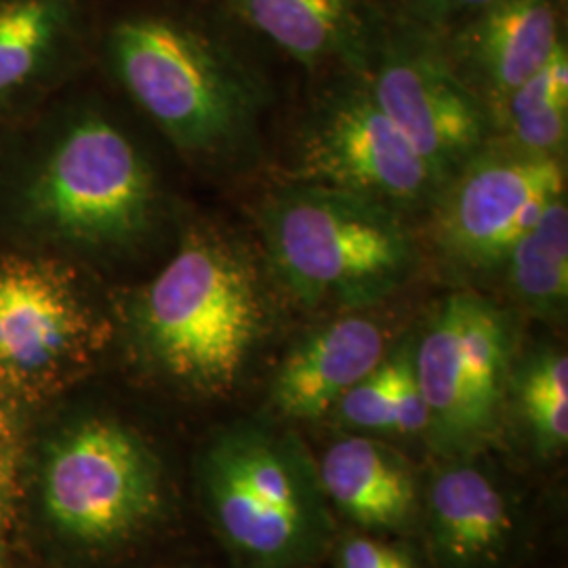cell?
Listing matches in <instances>:
<instances>
[{
    "mask_svg": "<svg viewBox=\"0 0 568 568\" xmlns=\"http://www.w3.org/2000/svg\"><path fill=\"white\" fill-rule=\"evenodd\" d=\"M131 325L148 366L187 396L224 400L267 328L260 265L239 239L199 225L138 295Z\"/></svg>",
    "mask_w": 568,
    "mask_h": 568,
    "instance_id": "1",
    "label": "cell"
},
{
    "mask_svg": "<svg viewBox=\"0 0 568 568\" xmlns=\"http://www.w3.org/2000/svg\"><path fill=\"white\" fill-rule=\"evenodd\" d=\"M206 518L234 568H307L337 537L304 440L262 419L225 426L199 459Z\"/></svg>",
    "mask_w": 568,
    "mask_h": 568,
    "instance_id": "2",
    "label": "cell"
},
{
    "mask_svg": "<svg viewBox=\"0 0 568 568\" xmlns=\"http://www.w3.org/2000/svg\"><path fill=\"white\" fill-rule=\"evenodd\" d=\"M260 232L272 276L304 307H373L419 265L403 213L321 183L293 180L270 192Z\"/></svg>",
    "mask_w": 568,
    "mask_h": 568,
    "instance_id": "3",
    "label": "cell"
},
{
    "mask_svg": "<svg viewBox=\"0 0 568 568\" xmlns=\"http://www.w3.org/2000/svg\"><path fill=\"white\" fill-rule=\"evenodd\" d=\"M112 61L129 95L190 156L239 159L255 140L262 89L243 61L178 21H121Z\"/></svg>",
    "mask_w": 568,
    "mask_h": 568,
    "instance_id": "4",
    "label": "cell"
},
{
    "mask_svg": "<svg viewBox=\"0 0 568 568\" xmlns=\"http://www.w3.org/2000/svg\"><path fill=\"white\" fill-rule=\"evenodd\" d=\"M41 506L70 544L121 548L163 518V464L135 429L105 417L82 419L44 448Z\"/></svg>",
    "mask_w": 568,
    "mask_h": 568,
    "instance_id": "5",
    "label": "cell"
},
{
    "mask_svg": "<svg viewBox=\"0 0 568 568\" xmlns=\"http://www.w3.org/2000/svg\"><path fill=\"white\" fill-rule=\"evenodd\" d=\"M516 328L508 312L469 291L448 295L415 337V368L436 457L487 453L506 413Z\"/></svg>",
    "mask_w": 568,
    "mask_h": 568,
    "instance_id": "6",
    "label": "cell"
},
{
    "mask_svg": "<svg viewBox=\"0 0 568 568\" xmlns=\"http://www.w3.org/2000/svg\"><path fill=\"white\" fill-rule=\"evenodd\" d=\"M32 201L42 224L61 239L121 248L150 230L159 192L135 143L102 116H84L42 164Z\"/></svg>",
    "mask_w": 568,
    "mask_h": 568,
    "instance_id": "7",
    "label": "cell"
},
{
    "mask_svg": "<svg viewBox=\"0 0 568 568\" xmlns=\"http://www.w3.org/2000/svg\"><path fill=\"white\" fill-rule=\"evenodd\" d=\"M562 196V156L490 140L443 183L429 206L434 251L457 274L501 270L511 246Z\"/></svg>",
    "mask_w": 568,
    "mask_h": 568,
    "instance_id": "8",
    "label": "cell"
},
{
    "mask_svg": "<svg viewBox=\"0 0 568 568\" xmlns=\"http://www.w3.org/2000/svg\"><path fill=\"white\" fill-rule=\"evenodd\" d=\"M365 81L443 183L493 140L487 105L455 72L443 37L422 26L379 20Z\"/></svg>",
    "mask_w": 568,
    "mask_h": 568,
    "instance_id": "9",
    "label": "cell"
},
{
    "mask_svg": "<svg viewBox=\"0 0 568 568\" xmlns=\"http://www.w3.org/2000/svg\"><path fill=\"white\" fill-rule=\"evenodd\" d=\"M103 344L105 325L65 267L0 260V392L28 403L53 396Z\"/></svg>",
    "mask_w": 568,
    "mask_h": 568,
    "instance_id": "10",
    "label": "cell"
},
{
    "mask_svg": "<svg viewBox=\"0 0 568 568\" xmlns=\"http://www.w3.org/2000/svg\"><path fill=\"white\" fill-rule=\"evenodd\" d=\"M347 77L305 122L293 180L337 187L398 213L429 209L443 180L382 110L365 77Z\"/></svg>",
    "mask_w": 568,
    "mask_h": 568,
    "instance_id": "11",
    "label": "cell"
},
{
    "mask_svg": "<svg viewBox=\"0 0 568 568\" xmlns=\"http://www.w3.org/2000/svg\"><path fill=\"white\" fill-rule=\"evenodd\" d=\"M432 568H516L527 551V511L485 453L438 457L422 497Z\"/></svg>",
    "mask_w": 568,
    "mask_h": 568,
    "instance_id": "12",
    "label": "cell"
},
{
    "mask_svg": "<svg viewBox=\"0 0 568 568\" xmlns=\"http://www.w3.org/2000/svg\"><path fill=\"white\" fill-rule=\"evenodd\" d=\"M560 28V0H497L440 37L455 72L493 116L562 44Z\"/></svg>",
    "mask_w": 568,
    "mask_h": 568,
    "instance_id": "13",
    "label": "cell"
},
{
    "mask_svg": "<svg viewBox=\"0 0 568 568\" xmlns=\"http://www.w3.org/2000/svg\"><path fill=\"white\" fill-rule=\"evenodd\" d=\"M316 464L331 508L352 525L386 535H415L422 527L417 469L379 436H344Z\"/></svg>",
    "mask_w": 568,
    "mask_h": 568,
    "instance_id": "14",
    "label": "cell"
},
{
    "mask_svg": "<svg viewBox=\"0 0 568 568\" xmlns=\"http://www.w3.org/2000/svg\"><path fill=\"white\" fill-rule=\"evenodd\" d=\"M386 354V333L373 318L352 314L331 321L286 352L270 403L288 422H318Z\"/></svg>",
    "mask_w": 568,
    "mask_h": 568,
    "instance_id": "15",
    "label": "cell"
},
{
    "mask_svg": "<svg viewBox=\"0 0 568 568\" xmlns=\"http://www.w3.org/2000/svg\"><path fill=\"white\" fill-rule=\"evenodd\" d=\"M232 11L305 70L365 77L379 16L366 0H230Z\"/></svg>",
    "mask_w": 568,
    "mask_h": 568,
    "instance_id": "16",
    "label": "cell"
},
{
    "mask_svg": "<svg viewBox=\"0 0 568 568\" xmlns=\"http://www.w3.org/2000/svg\"><path fill=\"white\" fill-rule=\"evenodd\" d=\"M331 422L349 434H426L427 406L417 382L415 337H406L384 361L328 410Z\"/></svg>",
    "mask_w": 568,
    "mask_h": 568,
    "instance_id": "17",
    "label": "cell"
},
{
    "mask_svg": "<svg viewBox=\"0 0 568 568\" xmlns=\"http://www.w3.org/2000/svg\"><path fill=\"white\" fill-rule=\"evenodd\" d=\"M511 297L537 318H560L568 302L567 196L511 246L501 265Z\"/></svg>",
    "mask_w": 568,
    "mask_h": 568,
    "instance_id": "18",
    "label": "cell"
},
{
    "mask_svg": "<svg viewBox=\"0 0 568 568\" xmlns=\"http://www.w3.org/2000/svg\"><path fill=\"white\" fill-rule=\"evenodd\" d=\"M508 405L514 406L539 459L560 457L568 445V358L560 347H539L514 363Z\"/></svg>",
    "mask_w": 568,
    "mask_h": 568,
    "instance_id": "19",
    "label": "cell"
},
{
    "mask_svg": "<svg viewBox=\"0 0 568 568\" xmlns=\"http://www.w3.org/2000/svg\"><path fill=\"white\" fill-rule=\"evenodd\" d=\"M55 30L58 13L47 0H9L0 4V93L30 79Z\"/></svg>",
    "mask_w": 568,
    "mask_h": 568,
    "instance_id": "20",
    "label": "cell"
},
{
    "mask_svg": "<svg viewBox=\"0 0 568 568\" xmlns=\"http://www.w3.org/2000/svg\"><path fill=\"white\" fill-rule=\"evenodd\" d=\"M328 554L333 568H424L408 544L361 532H337Z\"/></svg>",
    "mask_w": 568,
    "mask_h": 568,
    "instance_id": "21",
    "label": "cell"
},
{
    "mask_svg": "<svg viewBox=\"0 0 568 568\" xmlns=\"http://www.w3.org/2000/svg\"><path fill=\"white\" fill-rule=\"evenodd\" d=\"M21 440L18 422L0 406V549L11 527L20 485Z\"/></svg>",
    "mask_w": 568,
    "mask_h": 568,
    "instance_id": "22",
    "label": "cell"
},
{
    "mask_svg": "<svg viewBox=\"0 0 568 568\" xmlns=\"http://www.w3.org/2000/svg\"><path fill=\"white\" fill-rule=\"evenodd\" d=\"M400 13L398 18L422 26L429 32L445 34L457 23L483 11L497 0H398Z\"/></svg>",
    "mask_w": 568,
    "mask_h": 568,
    "instance_id": "23",
    "label": "cell"
},
{
    "mask_svg": "<svg viewBox=\"0 0 568 568\" xmlns=\"http://www.w3.org/2000/svg\"><path fill=\"white\" fill-rule=\"evenodd\" d=\"M0 568H4L2 567V549H0Z\"/></svg>",
    "mask_w": 568,
    "mask_h": 568,
    "instance_id": "24",
    "label": "cell"
}]
</instances>
